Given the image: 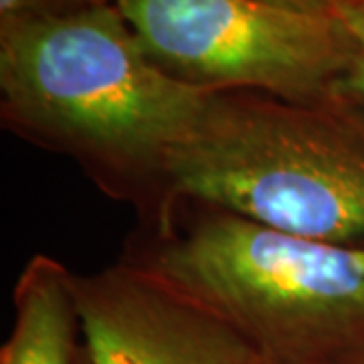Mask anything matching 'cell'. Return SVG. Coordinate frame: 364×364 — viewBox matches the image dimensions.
I'll use <instances>...</instances> for the list:
<instances>
[{"instance_id": "1", "label": "cell", "mask_w": 364, "mask_h": 364, "mask_svg": "<svg viewBox=\"0 0 364 364\" xmlns=\"http://www.w3.org/2000/svg\"><path fill=\"white\" fill-rule=\"evenodd\" d=\"M2 114L107 181L160 184L219 90L170 75L116 6L2 21Z\"/></svg>"}, {"instance_id": "2", "label": "cell", "mask_w": 364, "mask_h": 364, "mask_svg": "<svg viewBox=\"0 0 364 364\" xmlns=\"http://www.w3.org/2000/svg\"><path fill=\"white\" fill-rule=\"evenodd\" d=\"M160 186L282 233L364 247V112L336 93L219 91Z\"/></svg>"}, {"instance_id": "3", "label": "cell", "mask_w": 364, "mask_h": 364, "mask_svg": "<svg viewBox=\"0 0 364 364\" xmlns=\"http://www.w3.org/2000/svg\"><path fill=\"white\" fill-rule=\"evenodd\" d=\"M203 208L182 229L162 227L138 263L231 326L267 364H364V247Z\"/></svg>"}, {"instance_id": "4", "label": "cell", "mask_w": 364, "mask_h": 364, "mask_svg": "<svg viewBox=\"0 0 364 364\" xmlns=\"http://www.w3.org/2000/svg\"><path fill=\"white\" fill-rule=\"evenodd\" d=\"M170 75L219 91L322 100L356 51L326 11L261 0H114Z\"/></svg>"}, {"instance_id": "5", "label": "cell", "mask_w": 364, "mask_h": 364, "mask_svg": "<svg viewBox=\"0 0 364 364\" xmlns=\"http://www.w3.org/2000/svg\"><path fill=\"white\" fill-rule=\"evenodd\" d=\"M71 287L91 364H255L261 356L217 316L138 261Z\"/></svg>"}, {"instance_id": "6", "label": "cell", "mask_w": 364, "mask_h": 364, "mask_svg": "<svg viewBox=\"0 0 364 364\" xmlns=\"http://www.w3.org/2000/svg\"><path fill=\"white\" fill-rule=\"evenodd\" d=\"M14 308L0 364H77L81 328L71 272L47 255L33 257L14 287Z\"/></svg>"}, {"instance_id": "7", "label": "cell", "mask_w": 364, "mask_h": 364, "mask_svg": "<svg viewBox=\"0 0 364 364\" xmlns=\"http://www.w3.org/2000/svg\"><path fill=\"white\" fill-rule=\"evenodd\" d=\"M328 13L338 21L354 47L364 53V0H330Z\"/></svg>"}, {"instance_id": "8", "label": "cell", "mask_w": 364, "mask_h": 364, "mask_svg": "<svg viewBox=\"0 0 364 364\" xmlns=\"http://www.w3.org/2000/svg\"><path fill=\"white\" fill-rule=\"evenodd\" d=\"M340 97L348 100L350 104L356 107H360L364 112V53L354 51L350 63L344 69V73L340 75V79L334 85V91Z\"/></svg>"}, {"instance_id": "9", "label": "cell", "mask_w": 364, "mask_h": 364, "mask_svg": "<svg viewBox=\"0 0 364 364\" xmlns=\"http://www.w3.org/2000/svg\"><path fill=\"white\" fill-rule=\"evenodd\" d=\"M45 4H47V0H0V14H2V21L18 18V16L47 14Z\"/></svg>"}, {"instance_id": "10", "label": "cell", "mask_w": 364, "mask_h": 364, "mask_svg": "<svg viewBox=\"0 0 364 364\" xmlns=\"http://www.w3.org/2000/svg\"><path fill=\"white\" fill-rule=\"evenodd\" d=\"M261 2L289 6V9H301V11H326V13H328V4H330V0H261Z\"/></svg>"}, {"instance_id": "11", "label": "cell", "mask_w": 364, "mask_h": 364, "mask_svg": "<svg viewBox=\"0 0 364 364\" xmlns=\"http://www.w3.org/2000/svg\"><path fill=\"white\" fill-rule=\"evenodd\" d=\"M77 364H91L90 358H87V352H85V348H83V344H81V352H79Z\"/></svg>"}, {"instance_id": "12", "label": "cell", "mask_w": 364, "mask_h": 364, "mask_svg": "<svg viewBox=\"0 0 364 364\" xmlns=\"http://www.w3.org/2000/svg\"><path fill=\"white\" fill-rule=\"evenodd\" d=\"M255 364H267V363H265L263 358H259V360H257V363H255Z\"/></svg>"}]
</instances>
